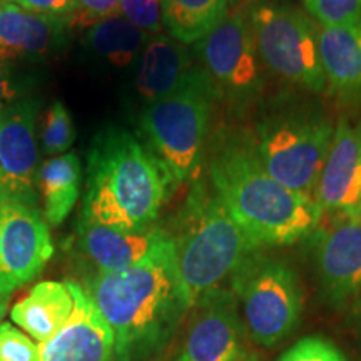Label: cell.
Instances as JSON below:
<instances>
[{
    "label": "cell",
    "mask_w": 361,
    "mask_h": 361,
    "mask_svg": "<svg viewBox=\"0 0 361 361\" xmlns=\"http://www.w3.org/2000/svg\"><path fill=\"white\" fill-rule=\"evenodd\" d=\"M324 286L333 296H346L361 288V216L338 214L322 233L316 247Z\"/></svg>",
    "instance_id": "obj_16"
},
{
    "label": "cell",
    "mask_w": 361,
    "mask_h": 361,
    "mask_svg": "<svg viewBox=\"0 0 361 361\" xmlns=\"http://www.w3.org/2000/svg\"><path fill=\"white\" fill-rule=\"evenodd\" d=\"M16 97V89L11 80V72L4 64H0V114L12 106V99Z\"/></svg>",
    "instance_id": "obj_31"
},
{
    "label": "cell",
    "mask_w": 361,
    "mask_h": 361,
    "mask_svg": "<svg viewBox=\"0 0 361 361\" xmlns=\"http://www.w3.org/2000/svg\"><path fill=\"white\" fill-rule=\"evenodd\" d=\"M37 106L17 102L0 114V206H35Z\"/></svg>",
    "instance_id": "obj_11"
},
{
    "label": "cell",
    "mask_w": 361,
    "mask_h": 361,
    "mask_svg": "<svg viewBox=\"0 0 361 361\" xmlns=\"http://www.w3.org/2000/svg\"><path fill=\"white\" fill-rule=\"evenodd\" d=\"M74 311L69 281H42L11 310V319L32 338L44 343L66 326Z\"/></svg>",
    "instance_id": "obj_19"
},
{
    "label": "cell",
    "mask_w": 361,
    "mask_h": 361,
    "mask_svg": "<svg viewBox=\"0 0 361 361\" xmlns=\"http://www.w3.org/2000/svg\"><path fill=\"white\" fill-rule=\"evenodd\" d=\"M74 311L51 340L39 343L40 361H114V335L87 291L72 283Z\"/></svg>",
    "instance_id": "obj_14"
},
{
    "label": "cell",
    "mask_w": 361,
    "mask_h": 361,
    "mask_svg": "<svg viewBox=\"0 0 361 361\" xmlns=\"http://www.w3.org/2000/svg\"><path fill=\"white\" fill-rule=\"evenodd\" d=\"M322 27L350 25L361 20V0H301Z\"/></svg>",
    "instance_id": "obj_25"
},
{
    "label": "cell",
    "mask_w": 361,
    "mask_h": 361,
    "mask_svg": "<svg viewBox=\"0 0 361 361\" xmlns=\"http://www.w3.org/2000/svg\"><path fill=\"white\" fill-rule=\"evenodd\" d=\"M333 135L335 128L323 117L276 116L258 126L252 146L271 178L314 200Z\"/></svg>",
    "instance_id": "obj_7"
},
{
    "label": "cell",
    "mask_w": 361,
    "mask_h": 361,
    "mask_svg": "<svg viewBox=\"0 0 361 361\" xmlns=\"http://www.w3.org/2000/svg\"><path fill=\"white\" fill-rule=\"evenodd\" d=\"M247 13L261 62L288 82L322 92L326 79L313 22L296 8L273 4H259Z\"/></svg>",
    "instance_id": "obj_8"
},
{
    "label": "cell",
    "mask_w": 361,
    "mask_h": 361,
    "mask_svg": "<svg viewBox=\"0 0 361 361\" xmlns=\"http://www.w3.org/2000/svg\"><path fill=\"white\" fill-rule=\"evenodd\" d=\"M324 79L333 92L361 96V20L322 27L318 34Z\"/></svg>",
    "instance_id": "obj_20"
},
{
    "label": "cell",
    "mask_w": 361,
    "mask_h": 361,
    "mask_svg": "<svg viewBox=\"0 0 361 361\" xmlns=\"http://www.w3.org/2000/svg\"><path fill=\"white\" fill-rule=\"evenodd\" d=\"M211 186L258 247L293 245L318 228L323 209L266 173L252 141L228 139L211 156Z\"/></svg>",
    "instance_id": "obj_2"
},
{
    "label": "cell",
    "mask_w": 361,
    "mask_h": 361,
    "mask_svg": "<svg viewBox=\"0 0 361 361\" xmlns=\"http://www.w3.org/2000/svg\"><path fill=\"white\" fill-rule=\"evenodd\" d=\"M8 300H11V296H0V322H2L4 316L7 313Z\"/></svg>",
    "instance_id": "obj_32"
},
{
    "label": "cell",
    "mask_w": 361,
    "mask_h": 361,
    "mask_svg": "<svg viewBox=\"0 0 361 361\" xmlns=\"http://www.w3.org/2000/svg\"><path fill=\"white\" fill-rule=\"evenodd\" d=\"M231 279L243 326L252 341L269 348L291 335L300 323L301 293L290 266L252 255Z\"/></svg>",
    "instance_id": "obj_6"
},
{
    "label": "cell",
    "mask_w": 361,
    "mask_h": 361,
    "mask_svg": "<svg viewBox=\"0 0 361 361\" xmlns=\"http://www.w3.org/2000/svg\"><path fill=\"white\" fill-rule=\"evenodd\" d=\"M121 16V0H75V11L69 16L71 25H89Z\"/></svg>",
    "instance_id": "obj_29"
},
{
    "label": "cell",
    "mask_w": 361,
    "mask_h": 361,
    "mask_svg": "<svg viewBox=\"0 0 361 361\" xmlns=\"http://www.w3.org/2000/svg\"><path fill=\"white\" fill-rule=\"evenodd\" d=\"M44 151L49 156H59L69 151L75 141V128L71 112L62 102H54L45 114L42 134H40Z\"/></svg>",
    "instance_id": "obj_24"
},
{
    "label": "cell",
    "mask_w": 361,
    "mask_h": 361,
    "mask_svg": "<svg viewBox=\"0 0 361 361\" xmlns=\"http://www.w3.org/2000/svg\"><path fill=\"white\" fill-rule=\"evenodd\" d=\"M85 42L111 66L124 69L133 64L135 57L141 56L144 45L147 44V32L130 24L121 13L90 27Z\"/></svg>",
    "instance_id": "obj_23"
},
{
    "label": "cell",
    "mask_w": 361,
    "mask_h": 361,
    "mask_svg": "<svg viewBox=\"0 0 361 361\" xmlns=\"http://www.w3.org/2000/svg\"><path fill=\"white\" fill-rule=\"evenodd\" d=\"M162 24L180 44H196L228 13V0H161Z\"/></svg>",
    "instance_id": "obj_22"
},
{
    "label": "cell",
    "mask_w": 361,
    "mask_h": 361,
    "mask_svg": "<svg viewBox=\"0 0 361 361\" xmlns=\"http://www.w3.org/2000/svg\"><path fill=\"white\" fill-rule=\"evenodd\" d=\"M80 161L74 152L54 156L37 171V188L42 196L45 221L59 226L66 221L79 200Z\"/></svg>",
    "instance_id": "obj_21"
},
{
    "label": "cell",
    "mask_w": 361,
    "mask_h": 361,
    "mask_svg": "<svg viewBox=\"0 0 361 361\" xmlns=\"http://www.w3.org/2000/svg\"><path fill=\"white\" fill-rule=\"evenodd\" d=\"M279 361H346L333 343L323 338H303L290 350L284 351Z\"/></svg>",
    "instance_id": "obj_27"
},
{
    "label": "cell",
    "mask_w": 361,
    "mask_h": 361,
    "mask_svg": "<svg viewBox=\"0 0 361 361\" xmlns=\"http://www.w3.org/2000/svg\"><path fill=\"white\" fill-rule=\"evenodd\" d=\"M121 13L144 32L161 30V0H121Z\"/></svg>",
    "instance_id": "obj_28"
},
{
    "label": "cell",
    "mask_w": 361,
    "mask_h": 361,
    "mask_svg": "<svg viewBox=\"0 0 361 361\" xmlns=\"http://www.w3.org/2000/svg\"><path fill=\"white\" fill-rule=\"evenodd\" d=\"M69 16H44L16 4L0 2V64L17 59L42 57L64 42Z\"/></svg>",
    "instance_id": "obj_15"
},
{
    "label": "cell",
    "mask_w": 361,
    "mask_h": 361,
    "mask_svg": "<svg viewBox=\"0 0 361 361\" xmlns=\"http://www.w3.org/2000/svg\"><path fill=\"white\" fill-rule=\"evenodd\" d=\"M87 295L114 335V361L151 355L186 313L169 233L129 268L97 273Z\"/></svg>",
    "instance_id": "obj_1"
},
{
    "label": "cell",
    "mask_w": 361,
    "mask_h": 361,
    "mask_svg": "<svg viewBox=\"0 0 361 361\" xmlns=\"http://www.w3.org/2000/svg\"><path fill=\"white\" fill-rule=\"evenodd\" d=\"M0 361H40L37 341L11 323L0 324Z\"/></svg>",
    "instance_id": "obj_26"
},
{
    "label": "cell",
    "mask_w": 361,
    "mask_h": 361,
    "mask_svg": "<svg viewBox=\"0 0 361 361\" xmlns=\"http://www.w3.org/2000/svg\"><path fill=\"white\" fill-rule=\"evenodd\" d=\"M7 2L44 16L67 17L75 11V0H7Z\"/></svg>",
    "instance_id": "obj_30"
},
{
    "label": "cell",
    "mask_w": 361,
    "mask_h": 361,
    "mask_svg": "<svg viewBox=\"0 0 361 361\" xmlns=\"http://www.w3.org/2000/svg\"><path fill=\"white\" fill-rule=\"evenodd\" d=\"M194 308L197 313L173 361H243L247 351L241 316L233 293L218 290Z\"/></svg>",
    "instance_id": "obj_12"
},
{
    "label": "cell",
    "mask_w": 361,
    "mask_h": 361,
    "mask_svg": "<svg viewBox=\"0 0 361 361\" xmlns=\"http://www.w3.org/2000/svg\"><path fill=\"white\" fill-rule=\"evenodd\" d=\"M201 69L216 89L224 90L234 101H247L263 87L261 57L252 35L250 13L233 12L196 42Z\"/></svg>",
    "instance_id": "obj_9"
},
{
    "label": "cell",
    "mask_w": 361,
    "mask_h": 361,
    "mask_svg": "<svg viewBox=\"0 0 361 361\" xmlns=\"http://www.w3.org/2000/svg\"><path fill=\"white\" fill-rule=\"evenodd\" d=\"M243 361H258V360H256V356H252V355H247L246 358L243 360Z\"/></svg>",
    "instance_id": "obj_33"
},
{
    "label": "cell",
    "mask_w": 361,
    "mask_h": 361,
    "mask_svg": "<svg viewBox=\"0 0 361 361\" xmlns=\"http://www.w3.org/2000/svg\"><path fill=\"white\" fill-rule=\"evenodd\" d=\"M87 162L82 218L123 231L151 229L173 184L151 149L107 129L94 139Z\"/></svg>",
    "instance_id": "obj_3"
},
{
    "label": "cell",
    "mask_w": 361,
    "mask_h": 361,
    "mask_svg": "<svg viewBox=\"0 0 361 361\" xmlns=\"http://www.w3.org/2000/svg\"><path fill=\"white\" fill-rule=\"evenodd\" d=\"M314 201L323 213L361 216V123H338Z\"/></svg>",
    "instance_id": "obj_13"
},
{
    "label": "cell",
    "mask_w": 361,
    "mask_h": 361,
    "mask_svg": "<svg viewBox=\"0 0 361 361\" xmlns=\"http://www.w3.org/2000/svg\"><path fill=\"white\" fill-rule=\"evenodd\" d=\"M216 92L209 75L197 67L183 87L147 102L141 112V133L173 184L196 179L200 173Z\"/></svg>",
    "instance_id": "obj_5"
},
{
    "label": "cell",
    "mask_w": 361,
    "mask_h": 361,
    "mask_svg": "<svg viewBox=\"0 0 361 361\" xmlns=\"http://www.w3.org/2000/svg\"><path fill=\"white\" fill-rule=\"evenodd\" d=\"M169 236L180 296L188 310L221 290V284L259 250L229 214L214 189L202 180L192 186L176 231Z\"/></svg>",
    "instance_id": "obj_4"
},
{
    "label": "cell",
    "mask_w": 361,
    "mask_h": 361,
    "mask_svg": "<svg viewBox=\"0 0 361 361\" xmlns=\"http://www.w3.org/2000/svg\"><path fill=\"white\" fill-rule=\"evenodd\" d=\"M166 231L151 228L146 231H123L84 219L79 224V247L97 268V273H111L129 268L141 261L161 241Z\"/></svg>",
    "instance_id": "obj_17"
},
{
    "label": "cell",
    "mask_w": 361,
    "mask_h": 361,
    "mask_svg": "<svg viewBox=\"0 0 361 361\" xmlns=\"http://www.w3.org/2000/svg\"><path fill=\"white\" fill-rule=\"evenodd\" d=\"M0 2H2V0H0Z\"/></svg>",
    "instance_id": "obj_34"
},
{
    "label": "cell",
    "mask_w": 361,
    "mask_h": 361,
    "mask_svg": "<svg viewBox=\"0 0 361 361\" xmlns=\"http://www.w3.org/2000/svg\"><path fill=\"white\" fill-rule=\"evenodd\" d=\"M196 69L184 44L157 35L144 45L139 56L135 89L146 104L157 101L183 87Z\"/></svg>",
    "instance_id": "obj_18"
},
{
    "label": "cell",
    "mask_w": 361,
    "mask_h": 361,
    "mask_svg": "<svg viewBox=\"0 0 361 361\" xmlns=\"http://www.w3.org/2000/svg\"><path fill=\"white\" fill-rule=\"evenodd\" d=\"M52 255L49 226L34 206H0V296L39 276Z\"/></svg>",
    "instance_id": "obj_10"
}]
</instances>
